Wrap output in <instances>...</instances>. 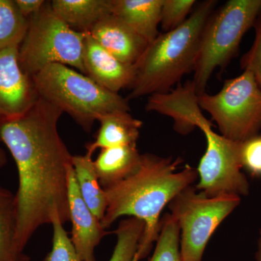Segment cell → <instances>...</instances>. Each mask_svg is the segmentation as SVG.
I'll return each instance as SVG.
<instances>
[{
    "label": "cell",
    "instance_id": "cell-17",
    "mask_svg": "<svg viewBox=\"0 0 261 261\" xmlns=\"http://www.w3.org/2000/svg\"><path fill=\"white\" fill-rule=\"evenodd\" d=\"M51 9L68 27L89 33L102 19L111 15L110 0H53Z\"/></svg>",
    "mask_w": 261,
    "mask_h": 261
},
{
    "label": "cell",
    "instance_id": "cell-5",
    "mask_svg": "<svg viewBox=\"0 0 261 261\" xmlns=\"http://www.w3.org/2000/svg\"><path fill=\"white\" fill-rule=\"evenodd\" d=\"M261 0H229L214 11L201 36L194 79L196 93H205L214 70L224 68L238 55L244 35L253 27Z\"/></svg>",
    "mask_w": 261,
    "mask_h": 261
},
{
    "label": "cell",
    "instance_id": "cell-8",
    "mask_svg": "<svg viewBox=\"0 0 261 261\" xmlns=\"http://www.w3.org/2000/svg\"><path fill=\"white\" fill-rule=\"evenodd\" d=\"M241 197H209L193 185L178 193L168 206L180 229L182 261H202L216 228L240 204Z\"/></svg>",
    "mask_w": 261,
    "mask_h": 261
},
{
    "label": "cell",
    "instance_id": "cell-27",
    "mask_svg": "<svg viewBox=\"0 0 261 261\" xmlns=\"http://www.w3.org/2000/svg\"><path fill=\"white\" fill-rule=\"evenodd\" d=\"M15 5L24 18L29 19L40 11L45 4L44 0H15Z\"/></svg>",
    "mask_w": 261,
    "mask_h": 261
},
{
    "label": "cell",
    "instance_id": "cell-26",
    "mask_svg": "<svg viewBox=\"0 0 261 261\" xmlns=\"http://www.w3.org/2000/svg\"><path fill=\"white\" fill-rule=\"evenodd\" d=\"M243 168L254 176H261V135L241 143Z\"/></svg>",
    "mask_w": 261,
    "mask_h": 261
},
{
    "label": "cell",
    "instance_id": "cell-2",
    "mask_svg": "<svg viewBox=\"0 0 261 261\" xmlns=\"http://www.w3.org/2000/svg\"><path fill=\"white\" fill-rule=\"evenodd\" d=\"M182 162L180 158L142 154V163L135 174L104 189L108 200L107 210L101 221L104 228L126 216L144 223L143 234L135 261L147 256L157 241L163 208L198 177L197 169L190 166L177 171Z\"/></svg>",
    "mask_w": 261,
    "mask_h": 261
},
{
    "label": "cell",
    "instance_id": "cell-14",
    "mask_svg": "<svg viewBox=\"0 0 261 261\" xmlns=\"http://www.w3.org/2000/svg\"><path fill=\"white\" fill-rule=\"evenodd\" d=\"M111 13L133 29L147 42L160 34L163 0H110Z\"/></svg>",
    "mask_w": 261,
    "mask_h": 261
},
{
    "label": "cell",
    "instance_id": "cell-11",
    "mask_svg": "<svg viewBox=\"0 0 261 261\" xmlns=\"http://www.w3.org/2000/svg\"><path fill=\"white\" fill-rule=\"evenodd\" d=\"M68 188L72 243L81 261H96L94 250L108 232L82 198L73 165L68 169Z\"/></svg>",
    "mask_w": 261,
    "mask_h": 261
},
{
    "label": "cell",
    "instance_id": "cell-28",
    "mask_svg": "<svg viewBox=\"0 0 261 261\" xmlns=\"http://www.w3.org/2000/svg\"><path fill=\"white\" fill-rule=\"evenodd\" d=\"M8 162V158L4 149L0 147V168L4 167Z\"/></svg>",
    "mask_w": 261,
    "mask_h": 261
},
{
    "label": "cell",
    "instance_id": "cell-19",
    "mask_svg": "<svg viewBox=\"0 0 261 261\" xmlns=\"http://www.w3.org/2000/svg\"><path fill=\"white\" fill-rule=\"evenodd\" d=\"M17 219L15 195L0 185V261H31L15 245Z\"/></svg>",
    "mask_w": 261,
    "mask_h": 261
},
{
    "label": "cell",
    "instance_id": "cell-16",
    "mask_svg": "<svg viewBox=\"0 0 261 261\" xmlns=\"http://www.w3.org/2000/svg\"><path fill=\"white\" fill-rule=\"evenodd\" d=\"M142 163L137 145L101 149L94 161L98 180L103 189L113 186L135 174Z\"/></svg>",
    "mask_w": 261,
    "mask_h": 261
},
{
    "label": "cell",
    "instance_id": "cell-18",
    "mask_svg": "<svg viewBox=\"0 0 261 261\" xmlns=\"http://www.w3.org/2000/svg\"><path fill=\"white\" fill-rule=\"evenodd\" d=\"M72 165L82 198L94 216L102 221L107 210V197L98 180L92 155L87 152L73 155Z\"/></svg>",
    "mask_w": 261,
    "mask_h": 261
},
{
    "label": "cell",
    "instance_id": "cell-9",
    "mask_svg": "<svg viewBox=\"0 0 261 261\" xmlns=\"http://www.w3.org/2000/svg\"><path fill=\"white\" fill-rule=\"evenodd\" d=\"M213 126L203 114L196 122V127L203 132L207 142L205 154L197 168L199 182L196 189L209 197L248 195L250 184L242 171V142L216 133Z\"/></svg>",
    "mask_w": 261,
    "mask_h": 261
},
{
    "label": "cell",
    "instance_id": "cell-29",
    "mask_svg": "<svg viewBox=\"0 0 261 261\" xmlns=\"http://www.w3.org/2000/svg\"><path fill=\"white\" fill-rule=\"evenodd\" d=\"M256 260L257 261H261V229L260 231V236H259L258 239V243H257Z\"/></svg>",
    "mask_w": 261,
    "mask_h": 261
},
{
    "label": "cell",
    "instance_id": "cell-23",
    "mask_svg": "<svg viewBox=\"0 0 261 261\" xmlns=\"http://www.w3.org/2000/svg\"><path fill=\"white\" fill-rule=\"evenodd\" d=\"M51 224L53 228V246L43 261H81L60 218L55 216Z\"/></svg>",
    "mask_w": 261,
    "mask_h": 261
},
{
    "label": "cell",
    "instance_id": "cell-3",
    "mask_svg": "<svg viewBox=\"0 0 261 261\" xmlns=\"http://www.w3.org/2000/svg\"><path fill=\"white\" fill-rule=\"evenodd\" d=\"M217 1L202 2L181 25L160 34L135 67L127 100L171 92L184 75L195 70L202 30Z\"/></svg>",
    "mask_w": 261,
    "mask_h": 261
},
{
    "label": "cell",
    "instance_id": "cell-15",
    "mask_svg": "<svg viewBox=\"0 0 261 261\" xmlns=\"http://www.w3.org/2000/svg\"><path fill=\"white\" fill-rule=\"evenodd\" d=\"M97 121L100 127L95 140L86 145L87 152L91 155L98 149L136 145L143 124L125 111L102 115L98 117Z\"/></svg>",
    "mask_w": 261,
    "mask_h": 261
},
{
    "label": "cell",
    "instance_id": "cell-13",
    "mask_svg": "<svg viewBox=\"0 0 261 261\" xmlns=\"http://www.w3.org/2000/svg\"><path fill=\"white\" fill-rule=\"evenodd\" d=\"M96 42L122 63L135 65L149 43L119 18L111 14L89 33Z\"/></svg>",
    "mask_w": 261,
    "mask_h": 261
},
{
    "label": "cell",
    "instance_id": "cell-21",
    "mask_svg": "<svg viewBox=\"0 0 261 261\" xmlns=\"http://www.w3.org/2000/svg\"><path fill=\"white\" fill-rule=\"evenodd\" d=\"M143 231L141 220L132 217L122 220L115 231L116 245L108 261H135Z\"/></svg>",
    "mask_w": 261,
    "mask_h": 261
},
{
    "label": "cell",
    "instance_id": "cell-20",
    "mask_svg": "<svg viewBox=\"0 0 261 261\" xmlns=\"http://www.w3.org/2000/svg\"><path fill=\"white\" fill-rule=\"evenodd\" d=\"M29 28V19L24 18L15 0H0V51L20 47Z\"/></svg>",
    "mask_w": 261,
    "mask_h": 261
},
{
    "label": "cell",
    "instance_id": "cell-24",
    "mask_svg": "<svg viewBox=\"0 0 261 261\" xmlns=\"http://www.w3.org/2000/svg\"><path fill=\"white\" fill-rule=\"evenodd\" d=\"M196 3L195 0H163L160 23L163 33L171 32L185 23Z\"/></svg>",
    "mask_w": 261,
    "mask_h": 261
},
{
    "label": "cell",
    "instance_id": "cell-10",
    "mask_svg": "<svg viewBox=\"0 0 261 261\" xmlns=\"http://www.w3.org/2000/svg\"><path fill=\"white\" fill-rule=\"evenodd\" d=\"M19 47L0 51V120L24 114L39 99L32 76L22 70Z\"/></svg>",
    "mask_w": 261,
    "mask_h": 261
},
{
    "label": "cell",
    "instance_id": "cell-4",
    "mask_svg": "<svg viewBox=\"0 0 261 261\" xmlns=\"http://www.w3.org/2000/svg\"><path fill=\"white\" fill-rule=\"evenodd\" d=\"M32 79L39 97L69 115L87 133L98 117L130 111L126 98L103 88L87 75L67 65H47Z\"/></svg>",
    "mask_w": 261,
    "mask_h": 261
},
{
    "label": "cell",
    "instance_id": "cell-22",
    "mask_svg": "<svg viewBox=\"0 0 261 261\" xmlns=\"http://www.w3.org/2000/svg\"><path fill=\"white\" fill-rule=\"evenodd\" d=\"M156 247L149 261H182L180 252V229L171 214L161 219V229Z\"/></svg>",
    "mask_w": 261,
    "mask_h": 261
},
{
    "label": "cell",
    "instance_id": "cell-7",
    "mask_svg": "<svg viewBox=\"0 0 261 261\" xmlns=\"http://www.w3.org/2000/svg\"><path fill=\"white\" fill-rule=\"evenodd\" d=\"M201 110L209 113L221 135L243 142L261 130V88L250 72L225 81L217 94L197 96Z\"/></svg>",
    "mask_w": 261,
    "mask_h": 261
},
{
    "label": "cell",
    "instance_id": "cell-25",
    "mask_svg": "<svg viewBox=\"0 0 261 261\" xmlns=\"http://www.w3.org/2000/svg\"><path fill=\"white\" fill-rule=\"evenodd\" d=\"M255 31V40L251 48L243 55L240 66L244 71H249L255 77L261 88V8L253 25Z\"/></svg>",
    "mask_w": 261,
    "mask_h": 261
},
{
    "label": "cell",
    "instance_id": "cell-12",
    "mask_svg": "<svg viewBox=\"0 0 261 261\" xmlns=\"http://www.w3.org/2000/svg\"><path fill=\"white\" fill-rule=\"evenodd\" d=\"M85 74L103 88L118 93L129 88L135 77V67L122 63L104 49L87 33L83 53Z\"/></svg>",
    "mask_w": 261,
    "mask_h": 261
},
{
    "label": "cell",
    "instance_id": "cell-6",
    "mask_svg": "<svg viewBox=\"0 0 261 261\" xmlns=\"http://www.w3.org/2000/svg\"><path fill=\"white\" fill-rule=\"evenodd\" d=\"M86 36L87 33L68 27L54 13L50 2L46 1L40 11L29 19L28 30L19 47L22 70L32 77L47 65L59 63L84 74Z\"/></svg>",
    "mask_w": 261,
    "mask_h": 261
},
{
    "label": "cell",
    "instance_id": "cell-1",
    "mask_svg": "<svg viewBox=\"0 0 261 261\" xmlns=\"http://www.w3.org/2000/svg\"><path fill=\"white\" fill-rule=\"evenodd\" d=\"M62 111L39 97L21 116L0 120V142L18 173L15 245L23 250L41 226L70 221L68 169L72 155L58 132Z\"/></svg>",
    "mask_w": 261,
    "mask_h": 261
}]
</instances>
